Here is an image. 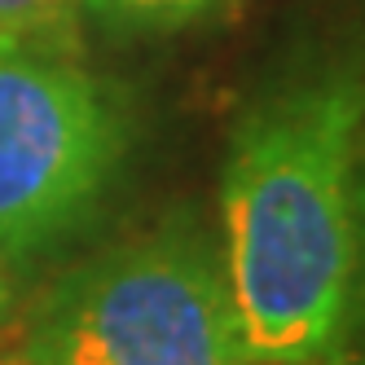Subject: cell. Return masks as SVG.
<instances>
[{
	"label": "cell",
	"mask_w": 365,
	"mask_h": 365,
	"mask_svg": "<svg viewBox=\"0 0 365 365\" xmlns=\"http://www.w3.org/2000/svg\"><path fill=\"white\" fill-rule=\"evenodd\" d=\"M365 80L317 71L242 110L220 168V259L251 365H339Z\"/></svg>",
	"instance_id": "cell-1"
},
{
	"label": "cell",
	"mask_w": 365,
	"mask_h": 365,
	"mask_svg": "<svg viewBox=\"0 0 365 365\" xmlns=\"http://www.w3.org/2000/svg\"><path fill=\"white\" fill-rule=\"evenodd\" d=\"M0 365H251L225 259L172 212L58 273L9 322Z\"/></svg>",
	"instance_id": "cell-2"
},
{
	"label": "cell",
	"mask_w": 365,
	"mask_h": 365,
	"mask_svg": "<svg viewBox=\"0 0 365 365\" xmlns=\"http://www.w3.org/2000/svg\"><path fill=\"white\" fill-rule=\"evenodd\" d=\"M133 106L80 58L0 44V259L75 238L119 185Z\"/></svg>",
	"instance_id": "cell-3"
},
{
	"label": "cell",
	"mask_w": 365,
	"mask_h": 365,
	"mask_svg": "<svg viewBox=\"0 0 365 365\" xmlns=\"http://www.w3.org/2000/svg\"><path fill=\"white\" fill-rule=\"evenodd\" d=\"M238 0H84V18H93L110 36H163L212 22Z\"/></svg>",
	"instance_id": "cell-4"
},
{
	"label": "cell",
	"mask_w": 365,
	"mask_h": 365,
	"mask_svg": "<svg viewBox=\"0 0 365 365\" xmlns=\"http://www.w3.org/2000/svg\"><path fill=\"white\" fill-rule=\"evenodd\" d=\"M84 0H0V44L80 58Z\"/></svg>",
	"instance_id": "cell-5"
},
{
	"label": "cell",
	"mask_w": 365,
	"mask_h": 365,
	"mask_svg": "<svg viewBox=\"0 0 365 365\" xmlns=\"http://www.w3.org/2000/svg\"><path fill=\"white\" fill-rule=\"evenodd\" d=\"M352 220H356V247H352V291H348V352H365V176H356L352 194Z\"/></svg>",
	"instance_id": "cell-6"
},
{
	"label": "cell",
	"mask_w": 365,
	"mask_h": 365,
	"mask_svg": "<svg viewBox=\"0 0 365 365\" xmlns=\"http://www.w3.org/2000/svg\"><path fill=\"white\" fill-rule=\"evenodd\" d=\"M9 322H14V277H9V264L0 259V339H5Z\"/></svg>",
	"instance_id": "cell-7"
},
{
	"label": "cell",
	"mask_w": 365,
	"mask_h": 365,
	"mask_svg": "<svg viewBox=\"0 0 365 365\" xmlns=\"http://www.w3.org/2000/svg\"><path fill=\"white\" fill-rule=\"evenodd\" d=\"M361 150H365V133H361Z\"/></svg>",
	"instance_id": "cell-8"
}]
</instances>
